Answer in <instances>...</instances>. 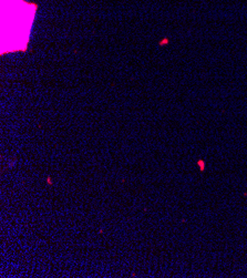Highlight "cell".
Here are the masks:
<instances>
[{
  "label": "cell",
  "instance_id": "6da1fadb",
  "mask_svg": "<svg viewBox=\"0 0 247 278\" xmlns=\"http://www.w3.org/2000/svg\"><path fill=\"white\" fill-rule=\"evenodd\" d=\"M197 165L200 166V170L202 171V172L205 171V162H204L203 160H198V161H197Z\"/></svg>",
  "mask_w": 247,
  "mask_h": 278
},
{
  "label": "cell",
  "instance_id": "7a4b0ae2",
  "mask_svg": "<svg viewBox=\"0 0 247 278\" xmlns=\"http://www.w3.org/2000/svg\"><path fill=\"white\" fill-rule=\"evenodd\" d=\"M47 183L48 184H52V180H51L50 176H48V180H47Z\"/></svg>",
  "mask_w": 247,
  "mask_h": 278
}]
</instances>
